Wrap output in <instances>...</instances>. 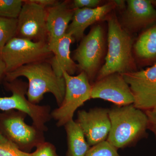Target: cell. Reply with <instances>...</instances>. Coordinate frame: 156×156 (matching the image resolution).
<instances>
[{
	"label": "cell",
	"instance_id": "1",
	"mask_svg": "<svg viewBox=\"0 0 156 156\" xmlns=\"http://www.w3.org/2000/svg\"><path fill=\"white\" fill-rule=\"evenodd\" d=\"M20 76L28 80L27 95L31 103L37 105L42 100L44 94L51 93L56 98L58 107L61 105L65 93V82L63 76L56 75L50 63L42 60L26 65L7 73L5 79L10 82Z\"/></svg>",
	"mask_w": 156,
	"mask_h": 156
},
{
	"label": "cell",
	"instance_id": "2",
	"mask_svg": "<svg viewBox=\"0 0 156 156\" xmlns=\"http://www.w3.org/2000/svg\"><path fill=\"white\" fill-rule=\"evenodd\" d=\"M108 23V50L105 63L98 72L97 80L111 74H124L136 71L135 60L132 56L134 42L132 37L115 16L109 17Z\"/></svg>",
	"mask_w": 156,
	"mask_h": 156
},
{
	"label": "cell",
	"instance_id": "3",
	"mask_svg": "<svg viewBox=\"0 0 156 156\" xmlns=\"http://www.w3.org/2000/svg\"><path fill=\"white\" fill-rule=\"evenodd\" d=\"M111 129L107 141L117 149L129 145L147 134L145 112L133 104L109 110Z\"/></svg>",
	"mask_w": 156,
	"mask_h": 156
},
{
	"label": "cell",
	"instance_id": "4",
	"mask_svg": "<svg viewBox=\"0 0 156 156\" xmlns=\"http://www.w3.org/2000/svg\"><path fill=\"white\" fill-rule=\"evenodd\" d=\"M63 76L66 85L64 99L61 105L51 114L58 127L64 126L73 120L76 111L91 99L92 91L89 78L84 72L76 76L64 72Z\"/></svg>",
	"mask_w": 156,
	"mask_h": 156
},
{
	"label": "cell",
	"instance_id": "5",
	"mask_svg": "<svg viewBox=\"0 0 156 156\" xmlns=\"http://www.w3.org/2000/svg\"><path fill=\"white\" fill-rule=\"evenodd\" d=\"M26 116L14 110L0 113V131L20 150L28 153L45 141L43 131L25 122Z\"/></svg>",
	"mask_w": 156,
	"mask_h": 156
},
{
	"label": "cell",
	"instance_id": "6",
	"mask_svg": "<svg viewBox=\"0 0 156 156\" xmlns=\"http://www.w3.org/2000/svg\"><path fill=\"white\" fill-rule=\"evenodd\" d=\"M51 53L48 42L14 37L3 48L0 58L5 63L7 73L26 65L42 61Z\"/></svg>",
	"mask_w": 156,
	"mask_h": 156
},
{
	"label": "cell",
	"instance_id": "7",
	"mask_svg": "<svg viewBox=\"0 0 156 156\" xmlns=\"http://www.w3.org/2000/svg\"><path fill=\"white\" fill-rule=\"evenodd\" d=\"M7 89L12 92L9 97L0 96V110L3 111L17 110L30 117L33 126L42 131H46V123L50 120V109L48 106H41L31 103L26 98L27 85L21 81H6Z\"/></svg>",
	"mask_w": 156,
	"mask_h": 156
},
{
	"label": "cell",
	"instance_id": "8",
	"mask_svg": "<svg viewBox=\"0 0 156 156\" xmlns=\"http://www.w3.org/2000/svg\"><path fill=\"white\" fill-rule=\"evenodd\" d=\"M105 41L103 30L100 25L92 27L76 50L74 56L78 68L92 79L97 72L103 56Z\"/></svg>",
	"mask_w": 156,
	"mask_h": 156
},
{
	"label": "cell",
	"instance_id": "9",
	"mask_svg": "<svg viewBox=\"0 0 156 156\" xmlns=\"http://www.w3.org/2000/svg\"><path fill=\"white\" fill-rule=\"evenodd\" d=\"M122 75L134 96V107L143 111L156 107V62L145 69Z\"/></svg>",
	"mask_w": 156,
	"mask_h": 156
},
{
	"label": "cell",
	"instance_id": "10",
	"mask_svg": "<svg viewBox=\"0 0 156 156\" xmlns=\"http://www.w3.org/2000/svg\"><path fill=\"white\" fill-rule=\"evenodd\" d=\"M47 9L32 2L24 1L17 18L16 37L34 42H46Z\"/></svg>",
	"mask_w": 156,
	"mask_h": 156
},
{
	"label": "cell",
	"instance_id": "11",
	"mask_svg": "<svg viewBox=\"0 0 156 156\" xmlns=\"http://www.w3.org/2000/svg\"><path fill=\"white\" fill-rule=\"evenodd\" d=\"M91 98H100L119 106L133 104L134 99L129 85L122 75L111 74L98 80L92 86Z\"/></svg>",
	"mask_w": 156,
	"mask_h": 156
},
{
	"label": "cell",
	"instance_id": "12",
	"mask_svg": "<svg viewBox=\"0 0 156 156\" xmlns=\"http://www.w3.org/2000/svg\"><path fill=\"white\" fill-rule=\"evenodd\" d=\"M77 122L83 130L90 147L106 140L111 129L109 110L95 108L80 111Z\"/></svg>",
	"mask_w": 156,
	"mask_h": 156
},
{
	"label": "cell",
	"instance_id": "13",
	"mask_svg": "<svg viewBox=\"0 0 156 156\" xmlns=\"http://www.w3.org/2000/svg\"><path fill=\"white\" fill-rule=\"evenodd\" d=\"M156 10L149 0H128L123 24L128 32H137L155 24Z\"/></svg>",
	"mask_w": 156,
	"mask_h": 156
},
{
	"label": "cell",
	"instance_id": "14",
	"mask_svg": "<svg viewBox=\"0 0 156 156\" xmlns=\"http://www.w3.org/2000/svg\"><path fill=\"white\" fill-rule=\"evenodd\" d=\"M47 11L48 44L51 52L59 39L66 34L75 9H70L66 2H58L56 5L47 9Z\"/></svg>",
	"mask_w": 156,
	"mask_h": 156
},
{
	"label": "cell",
	"instance_id": "15",
	"mask_svg": "<svg viewBox=\"0 0 156 156\" xmlns=\"http://www.w3.org/2000/svg\"><path fill=\"white\" fill-rule=\"evenodd\" d=\"M115 8L114 3L112 2L93 9H75L72 20L66 33L72 36L77 41L83 39L86 29L103 19Z\"/></svg>",
	"mask_w": 156,
	"mask_h": 156
},
{
	"label": "cell",
	"instance_id": "16",
	"mask_svg": "<svg viewBox=\"0 0 156 156\" xmlns=\"http://www.w3.org/2000/svg\"><path fill=\"white\" fill-rule=\"evenodd\" d=\"M74 40L72 36L66 33L59 39L51 50L54 56L50 63L54 72L58 77H63L64 72L72 75L76 71L77 64L70 56V46Z\"/></svg>",
	"mask_w": 156,
	"mask_h": 156
},
{
	"label": "cell",
	"instance_id": "17",
	"mask_svg": "<svg viewBox=\"0 0 156 156\" xmlns=\"http://www.w3.org/2000/svg\"><path fill=\"white\" fill-rule=\"evenodd\" d=\"M134 52L144 64L156 62V23L147 29L134 45Z\"/></svg>",
	"mask_w": 156,
	"mask_h": 156
},
{
	"label": "cell",
	"instance_id": "18",
	"mask_svg": "<svg viewBox=\"0 0 156 156\" xmlns=\"http://www.w3.org/2000/svg\"><path fill=\"white\" fill-rule=\"evenodd\" d=\"M67 134L68 150L66 156H85L90 149L83 130L73 120L65 125Z\"/></svg>",
	"mask_w": 156,
	"mask_h": 156
},
{
	"label": "cell",
	"instance_id": "19",
	"mask_svg": "<svg viewBox=\"0 0 156 156\" xmlns=\"http://www.w3.org/2000/svg\"><path fill=\"white\" fill-rule=\"evenodd\" d=\"M17 19L0 17V53L7 43L16 37Z\"/></svg>",
	"mask_w": 156,
	"mask_h": 156
},
{
	"label": "cell",
	"instance_id": "20",
	"mask_svg": "<svg viewBox=\"0 0 156 156\" xmlns=\"http://www.w3.org/2000/svg\"><path fill=\"white\" fill-rule=\"evenodd\" d=\"M23 3L21 0H0V17L17 19Z\"/></svg>",
	"mask_w": 156,
	"mask_h": 156
},
{
	"label": "cell",
	"instance_id": "21",
	"mask_svg": "<svg viewBox=\"0 0 156 156\" xmlns=\"http://www.w3.org/2000/svg\"><path fill=\"white\" fill-rule=\"evenodd\" d=\"M118 149L105 140L90 147L85 156H121Z\"/></svg>",
	"mask_w": 156,
	"mask_h": 156
},
{
	"label": "cell",
	"instance_id": "22",
	"mask_svg": "<svg viewBox=\"0 0 156 156\" xmlns=\"http://www.w3.org/2000/svg\"><path fill=\"white\" fill-rule=\"evenodd\" d=\"M30 155V156H59L54 146L45 141L37 146L36 150Z\"/></svg>",
	"mask_w": 156,
	"mask_h": 156
},
{
	"label": "cell",
	"instance_id": "23",
	"mask_svg": "<svg viewBox=\"0 0 156 156\" xmlns=\"http://www.w3.org/2000/svg\"><path fill=\"white\" fill-rule=\"evenodd\" d=\"M0 156H30V153L10 144H0Z\"/></svg>",
	"mask_w": 156,
	"mask_h": 156
},
{
	"label": "cell",
	"instance_id": "24",
	"mask_svg": "<svg viewBox=\"0 0 156 156\" xmlns=\"http://www.w3.org/2000/svg\"><path fill=\"white\" fill-rule=\"evenodd\" d=\"M100 2L99 0H75L73 2V9H93L98 7Z\"/></svg>",
	"mask_w": 156,
	"mask_h": 156
},
{
	"label": "cell",
	"instance_id": "25",
	"mask_svg": "<svg viewBox=\"0 0 156 156\" xmlns=\"http://www.w3.org/2000/svg\"><path fill=\"white\" fill-rule=\"evenodd\" d=\"M144 112L147 118L148 130L153 133L156 140V107Z\"/></svg>",
	"mask_w": 156,
	"mask_h": 156
},
{
	"label": "cell",
	"instance_id": "26",
	"mask_svg": "<svg viewBox=\"0 0 156 156\" xmlns=\"http://www.w3.org/2000/svg\"><path fill=\"white\" fill-rule=\"evenodd\" d=\"M31 1L45 9L52 7L58 2L55 0H31Z\"/></svg>",
	"mask_w": 156,
	"mask_h": 156
},
{
	"label": "cell",
	"instance_id": "27",
	"mask_svg": "<svg viewBox=\"0 0 156 156\" xmlns=\"http://www.w3.org/2000/svg\"><path fill=\"white\" fill-rule=\"evenodd\" d=\"M6 74V67L5 63L0 58V81Z\"/></svg>",
	"mask_w": 156,
	"mask_h": 156
},
{
	"label": "cell",
	"instance_id": "28",
	"mask_svg": "<svg viewBox=\"0 0 156 156\" xmlns=\"http://www.w3.org/2000/svg\"><path fill=\"white\" fill-rule=\"evenodd\" d=\"M0 144H10V145H14L9 140L6 138L5 136H4L2 132L0 131ZM17 147V146H16Z\"/></svg>",
	"mask_w": 156,
	"mask_h": 156
},
{
	"label": "cell",
	"instance_id": "29",
	"mask_svg": "<svg viewBox=\"0 0 156 156\" xmlns=\"http://www.w3.org/2000/svg\"><path fill=\"white\" fill-rule=\"evenodd\" d=\"M114 3L115 7H118L119 9H123L126 7L125 1L122 0H115L112 1Z\"/></svg>",
	"mask_w": 156,
	"mask_h": 156
},
{
	"label": "cell",
	"instance_id": "30",
	"mask_svg": "<svg viewBox=\"0 0 156 156\" xmlns=\"http://www.w3.org/2000/svg\"><path fill=\"white\" fill-rule=\"evenodd\" d=\"M154 3H155V5H156V1H154Z\"/></svg>",
	"mask_w": 156,
	"mask_h": 156
}]
</instances>
